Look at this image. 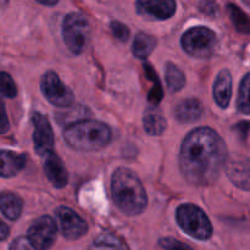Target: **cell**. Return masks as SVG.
<instances>
[{
	"mask_svg": "<svg viewBox=\"0 0 250 250\" xmlns=\"http://www.w3.org/2000/svg\"><path fill=\"white\" fill-rule=\"evenodd\" d=\"M229 10H231L232 20H233L234 23L237 24L239 31L250 33V20L247 17V15L243 14L239 9H237L234 5H231V6H229Z\"/></svg>",
	"mask_w": 250,
	"mask_h": 250,
	"instance_id": "24",
	"label": "cell"
},
{
	"mask_svg": "<svg viewBox=\"0 0 250 250\" xmlns=\"http://www.w3.org/2000/svg\"><path fill=\"white\" fill-rule=\"evenodd\" d=\"M33 121V143L37 154L44 156L45 154L53 151L54 148V133L49 120L39 112H34L32 116Z\"/></svg>",
	"mask_w": 250,
	"mask_h": 250,
	"instance_id": "10",
	"label": "cell"
},
{
	"mask_svg": "<svg viewBox=\"0 0 250 250\" xmlns=\"http://www.w3.org/2000/svg\"><path fill=\"white\" fill-rule=\"evenodd\" d=\"M58 227L50 216H41L28 229V238L34 249H48L55 243Z\"/></svg>",
	"mask_w": 250,
	"mask_h": 250,
	"instance_id": "8",
	"label": "cell"
},
{
	"mask_svg": "<svg viewBox=\"0 0 250 250\" xmlns=\"http://www.w3.org/2000/svg\"><path fill=\"white\" fill-rule=\"evenodd\" d=\"M9 129H10V124L6 115V109H5L4 103L0 100V134L6 133Z\"/></svg>",
	"mask_w": 250,
	"mask_h": 250,
	"instance_id": "26",
	"label": "cell"
},
{
	"mask_svg": "<svg viewBox=\"0 0 250 250\" xmlns=\"http://www.w3.org/2000/svg\"><path fill=\"white\" fill-rule=\"evenodd\" d=\"M136 10L148 20H167L176 12L175 0H137Z\"/></svg>",
	"mask_w": 250,
	"mask_h": 250,
	"instance_id": "11",
	"label": "cell"
},
{
	"mask_svg": "<svg viewBox=\"0 0 250 250\" xmlns=\"http://www.w3.org/2000/svg\"><path fill=\"white\" fill-rule=\"evenodd\" d=\"M160 246L164 247V248H167V249H175V248H181V249H186V248H189L188 246L186 244L180 243L178 241H173V239H161L160 241Z\"/></svg>",
	"mask_w": 250,
	"mask_h": 250,
	"instance_id": "28",
	"label": "cell"
},
{
	"mask_svg": "<svg viewBox=\"0 0 250 250\" xmlns=\"http://www.w3.org/2000/svg\"><path fill=\"white\" fill-rule=\"evenodd\" d=\"M204 114V107L198 99H187L176 106L175 115L178 121L190 124L200 119Z\"/></svg>",
	"mask_w": 250,
	"mask_h": 250,
	"instance_id": "16",
	"label": "cell"
},
{
	"mask_svg": "<svg viewBox=\"0 0 250 250\" xmlns=\"http://www.w3.org/2000/svg\"><path fill=\"white\" fill-rule=\"evenodd\" d=\"M144 129L150 136H159L166 129V120L156 112H148L143 119Z\"/></svg>",
	"mask_w": 250,
	"mask_h": 250,
	"instance_id": "20",
	"label": "cell"
},
{
	"mask_svg": "<svg viewBox=\"0 0 250 250\" xmlns=\"http://www.w3.org/2000/svg\"><path fill=\"white\" fill-rule=\"evenodd\" d=\"M227 160V146L217 132L199 127L183 141L180 168L183 177L195 186L214 183Z\"/></svg>",
	"mask_w": 250,
	"mask_h": 250,
	"instance_id": "1",
	"label": "cell"
},
{
	"mask_svg": "<svg viewBox=\"0 0 250 250\" xmlns=\"http://www.w3.org/2000/svg\"><path fill=\"white\" fill-rule=\"evenodd\" d=\"M9 234H10L9 227H7L6 224H4V222L0 220V242L5 241V239L9 237Z\"/></svg>",
	"mask_w": 250,
	"mask_h": 250,
	"instance_id": "29",
	"label": "cell"
},
{
	"mask_svg": "<svg viewBox=\"0 0 250 250\" xmlns=\"http://www.w3.org/2000/svg\"><path fill=\"white\" fill-rule=\"evenodd\" d=\"M111 31L114 33V36L116 37L117 39H120L121 42H125L128 39L129 37V29L127 28V26H125L124 23L119 21H112L111 22Z\"/></svg>",
	"mask_w": 250,
	"mask_h": 250,
	"instance_id": "25",
	"label": "cell"
},
{
	"mask_svg": "<svg viewBox=\"0 0 250 250\" xmlns=\"http://www.w3.org/2000/svg\"><path fill=\"white\" fill-rule=\"evenodd\" d=\"M0 95L6 98H15L17 95L16 84L7 72H0Z\"/></svg>",
	"mask_w": 250,
	"mask_h": 250,
	"instance_id": "22",
	"label": "cell"
},
{
	"mask_svg": "<svg viewBox=\"0 0 250 250\" xmlns=\"http://www.w3.org/2000/svg\"><path fill=\"white\" fill-rule=\"evenodd\" d=\"M183 50L190 56L208 59L214 54L217 45L216 34L207 27H193L181 39Z\"/></svg>",
	"mask_w": 250,
	"mask_h": 250,
	"instance_id": "6",
	"label": "cell"
},
{
	"mask_svg": "<svg viewBox=\"0 0 250 250\" xmlns=\"http://www.w3.org/2000/svg\"><path fill=\"white\" fill-rule=\"evenodd\" d=\"M26 163V155L9 150H0V177H14L23 170Z\"/></svg>",
	"mask_w": 250,
	"mask_h": 250,
	"instance_id": "14",
	"label": "cell"
},
{
	"mask_svg": "<svg viewBox=\"0 0 250 250\" xmlns=\"http://www.w3.org/2000/svg\"><path fill=\"white\" fill-rule=\"evenodd\" d=\"M63 42L71 53L78 54L85 50L89 42L90 26L88 20L78 12L68 14L63 20Z\"/></svg>",
	"mask_w": 250,
	"mask_h": 250,
	"instance_id": "5",
	"label": "cell"
},
{
	"mask_svg": "<svg viewBox=\"0 0 250 250\" xmlns=\"http://www.w3.org/2000/svg\"><path fill=\"white\" fill-rule=\"evenodd\" d=\"M23 202L12 192L0 193V211L10 221H16L22 214Z\"/></svg>",
	"mask_w": 250,
	"mask_h": 250,
	"instance_id": "17",
	"label": "cell"
},
{
	"mask_svg": "<svg viewBox=\"0 0 250 250\" xmlns=\"http://www.w3.org/2000/svg\"><path fill=\"white\" fill-rule=\"evenodd\" d=\"M41 89L46 100L55 106L67 107L75 102L72 90L66 87L60 77L53 71L44 73L41 81Z\"/></svg>",
	"mask_w": 250,
	"mask_h": 250,
	"instance_id": "7",
	"label": "cell"
},
{
	"mask_svg": "<svg viewBox=\"0 0 250 250\" xmlns=\"http://www.w3.org/2000/svg\"><path fill=\"white\" fill-rule=\"evenodd\" d=\"M112 198L124 214L134 216L144 211L148 203L146 189L141 180L131 170L117 168L111 180Z\"/></svg>",
	"mask_w": 250,
	"mask_h": 250,
	"instance_id": "2",
	"label": "cell"
},
{
	"mask_svg": "<svg viewBox=\"0 0 250 250\" xmlns=\"http://www.w3.org/2000/svg\"><path fill=\"white\" fill-rule=\"evenodd\" d=\"M226 173L237 187L250 190V158L232 159L226 165Z\"/></svg>",
	"mask_w": 250,
	"mask_h": 250,
	"instance_id": "13",
	"label": "cell"
},
{
	"mask_svg": "<svg viewBox=\"0 0 250 250\" xmlns=\"http://www.w3.org/2000/svg\"><path fill=\"white\" fill-rule=\"evenodd\" d=\"M10 249H34V247L32 246L28 237H20L15 239L14 243L10 246Z\"/></svg>",
	"mask_w": 250,
	"mask_h": 250,
	"instance_id": "27",
	"label": "cell"
},
{
	"mask_svg": "<svg viewBox=\"0 0 250 250\" xmlns=\"http://www.w3.org/2000/svg\"><path fill=\"white\" fill-rule=\"evenodd\" d=\"M56 217L62 236L66 239L75 241L81 238L88 232V225L80 215L67 207H60L56 209Z\"/></svg>",
	"mask_w": 250,
	"mask_h": 250,
	"instance_id": "9",
	"label": "cell"
},
{
	"mask_svg": "<svg viewBox=\"0 0 250 250\" xmlns=\"http://www.w3.org/2000/svg\"><path fill=\"white\" fill-rule=\"evenodd\" d=\"M38 2H41V4L43 5H48V6H53V5L58 4L59 0H37Z\"/></svg>",
	"mask_w": 250,
	"mask_h": 250,
	"instance_id": "30",
	"label": "cell"
},
{
	"mask_svg": "<svg viewBox=\"0 0 250 250\" xmlns=\"http://www.w3.org/2000/svg\"><path fill=\"white\" fill-rule=\"evenodd\" d=\"M94 247L97 248H126V246L121 243L117 237L109 233H104L98 237L94 242Z\"/></svg>",
	"mask_w": 250,
	"mask_h": 250,
	"instance_id": "23",
	"label": "cell"
},
{
	"mask_svg": "<svg viewBox=\"0 0 250 250\" xmlns=\"http://www.w3.org/2000/svg\"><path fill=\"white\" fill-rule=\"evenodd\" d=\"M176 219L181 229L193 238L205 241L212 234V226L200 208L193 204H183L176 211Z\"/></svg>",
	"mask_w": 250,
	"mask_h": 250,
	"instance_id": "4",
	"label": "cell"
},
{
	"mask_svg": "<svg viewBox=\"0 0 250 250\" xmlns=\"http://www.w3.org/2000/svg\"><path fill=\"white\" fill-rule=\"evenodd\" d=\"M111 129L107 125L93 120L71 124L63 132L66 143L78 151H98L111 141Z\"/></svg>",
	"mask_w": 250,
	"mask_h": 250,
	"instance_id": "3",
	"label": "cell"
},
{
	"mask_svg": "<svg viewBox=\"0 0 250 250\" xmlns=\"http://www.w3.org/2000/svg\"><path fill=\"white\" fill-rule=\"evenodd\" d=\"M237 109L242 114L250 115V72L242 80L237 99Z\"/></svg>",
	"mask_w": 250,
	"mask_h": 250,
	"instance_id": "21",
	"label": "cell"
},
{
	"mask_svg": "<svg viewBox=\"0 0 250 250\" xmlns=\"http://www.w3.org/2000/svg\"><path fill=\"white\" fill-rule=\"evenodd\" d=\"M44 159V171H45V175L48 177V180L50 181L51 185L56 188H63L67 185L68 181V173L66 170L65 165L61 161V159L56 155L54 151L45 154L43 156Z\"/></svg>",
	"mask_w": 250,
	"mask_h": 250,
	"instance_id": "12",
	"label": "cell"
},
{
	"mask_svg": "<svg viewBox=\"0 0 250 250\" xmlns=\"http://www.w3.org/2000/svg\"><path fill=\"white\" fill-rule=\"evenodd\" d=\"M214 99L220 107H227L232 98V76L229 70H222L214 83Z\"/></svg>",
	"mask_w": 250,
	"mask_h": 250,
	"instance_id": "15",
	"label": "cell"
},
{
	"mask_svg": "<svg viewBox=\"0 0 250 250\" xmlns=\"http://www.w3.org/2000/svg\"><path fill=\"white\" fill-rule=\"evenodd\" d=\"M165 76H166V83H167V88L170 92H178L185 87L186 77L185 73L180 70L176 65L168 62L165 68Z\"/></svg>",
	"mask_w": 250,
	"mask_h": 250,
	"instance_id": "19",
	"label": "cell"
},
{
	"mask_svg": "<svg viewBox=\"0 0 250 250\" xmlns=\"http://www.w3.org/2000/svg\"><path fill=\"white\" fill-rule=\"evenodd\" d=\"M155 44L156 41L153 36L146 33H138L136 36V38H134L132 50H133V54L137 58L146 59L154 50Z\"/></svg>",
	"mask_w": 250,
	"mask_h": 250,
	"instance_id": "18",
	"label": "cell"
}]
</instances>
